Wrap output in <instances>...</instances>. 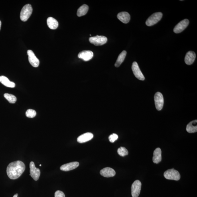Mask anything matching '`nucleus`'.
<instances>
[{"label":"nucleus","instance_id":"6","mask_svg":"<svg viewBox=\"0 0 197 197\" xmlns=\"http://www.w3.org/2000/svg\"><path fill=\"white\" fill-rule=\"evenodd\" d=\"M154 99L155 107L158 111L162 109L164 104L163 96L161 92H157L155 94Z\"/></svg>","mask_w":197,"mask_h":197},{"label":"nucleus","instance_id":"14","mask_svg":"<svg viewBox=\"0 0 197 197\" xmlns=\"http://www.w3.org/2000/svg\"><path fill=\"white\" fill-rule=\"evenodd\" d=\"M116 172L114 169L109 167H106L102 169L100 171V174L106 177H113L115 175Z\"/></svg>","mask_w":197,"mask_h":197},{"label":"nucleus","instance_id":"24","mask_svg":"<svg viewBox=\"0 0 197 197\" xmlns=\"http://www.w3.org/2000/svg\"><path fill=\"white\" fill-rule=\"evenodd\" d=\"M4 96L10 103H15L17 101V98L13 94L6 93L4 94Z\"/></svg>","mask_w":197,"mask_h":197},{"label":"nucleus","instance_id":"27","mask_svg":"<svg viewBox=\"0 0 197 197\" xmlns=\"http://www.w3.org/2000/svg\"><path fill=\"white\" fill-rule=\"evenodd\" d=\"M118 138V135H117V134L114 133L109 136V137H108V139H109V141L110 142L113 143L117 140Z\"/></svg>","mask_w":197,"mask_h":197},{"label":"nucleus","instance_id":"9","mask_svg":"<svg viewBox=\"0 0 197 197\" xmlns=\"http://www.w3.org/2000/svg\"><path fill=\"white\" fill-rule=\"evenodd\" d=\"M132 70L134 75L135 77L141 80H144L145 78L143 76L142 72H141L140 69L137 63L136 62H134L132 66Z\"/></svg>","mask_w":197,"mask_h":197},{"label":"nucleus","instance_id":"26","mask_svg":"<svg viewBox=\"0 0 197 197\" xmlns=\"http://www.w3.org/2000/svg\"><path fill=\"white\" fill-rule=\"evenodd\" d=\"M36 115V112L34 110L32 109H29L27 110L26 113V117L30 118H33Z\"/></svg>","mask_w":197,"mask_h":197},{"label":"nucleus","instance_id":"11","mask_svg":"<svg viewBox=\"0 0 197 197\" xmlns=\"http://www.w3.org/2000/svg\"><path fill=\"white\" fill-rule=\"evenodd\" d=\"M27 54L30 63L34 67H38L39 64V61L35 56L34 52L32 50H27Z\"/></svg>","mask_w":197,"mask_h":197},{"label":"nucleus","instance_id":"12","mask_svg":"<svg viewBox=\"0 0 197 197\" xmlns=\"http://www.w3.org/2000/svg\"><path fill=\"white\" fill-rule=\"evenodd\" d=\"M94 54L93 52L90 50H83L79 53L78 57L79 58L86 62L91 60L93 58Z\"/></svg>","mask_w":197,"mask_h":197},{"label":"nucleus","instance_id":"16","mask_svg":"<svg viewBox=\"0 0 197 197\" xmlns=\"http://www.w3.org/2000/svg\"><path fill=\"white\" fill-rule=\"evenodd\" d=\"M93 137V134L91 133H86L79 136L78 138L77 141L78 143H85L90 140Z\"/></svg>","mask_w":197,"mask_h":197},{"label":"nucleus","instance_id":"4","mask_svg":"<svg viewBox=\"0 0 197 197\" xmlns=\"http://www.w3.org/2000/svg\"><path fill=\"white\" fill-rule=\"evenodd\" d=\"M163 175L165 178L168 180L178 181L181 177L180 173L174 169H169L165 171Z\"/></svg>","mask_w":197,"mask_h":197},{"label":"nucleus","instance_id":"3","mask_svg":"<svg viewBox=\"0 0 197 197\" xmlns=\"http://www.w3.org/2000/svg\"><path fill=\"white\" fill-rule=\"evenodd\" d=\"M163 17V14L161 12H157L153 14L146 22V24L147 26H151L156 24L161 20Z\"/></svg>","mask_w":197,"mask_h":197},{"label":"nucleus","instance_id":"15","mask_svg":"<svg viewBox=\"0 0 197 197\" xmlns=\"http://www.w3.org/2000/svg\"><path fill=\"white\" fill-rule=\"evenodd\" d=\"M195 53L192 51H189L187 53L185 58V62L187 65L192 64L196 58Z\"/></svg>","mask_w":197,"mask_h":197},{"label":"nucleus","instance_id":"13","mask_svg":"<svg viewBox=\"0 0 197 197\" xmlns=\"http://www.w3.org/2000/svg\"><path fill=\"white\" fill-rule=\"evenodd\" d=\"M79 163L78 162H73L68 163L62 165L60 167L61 170L64 171H69L74 170L78 167Z\"/></svg>","mask_w":197,"mask_h":197},{"label":"nucleus","instance_id":"7","mask_svg":"<svg viewBox=\"0 0 197 197\" xmlns=\"http://www.w3.org/2000/svg\"><path fill=\"white\" fill-rule=\"evenodd\" d=\"M141 183L139 180L135 181L131 187V195L133 197H138L140 193Z\"/></svg>","mask_w":197,"mask_h":197},{"label":"nucleus","instance_id":"18","mask_svg":"<svg viewBox=\"0 0 197 197\" xmlns=\"http://www.w3.org/2000/svg\"><path fill=\"white\" fill-rule=\"evenodd\" d=\"M162 160L161 157V150L160 148H157L155 150L153 153V161L154 163H159Z\"/></svg>","mask_w":197,"mask_h":197},{"label":"nucleus","instance_id":"25","mask_svg":"<svg viewBox=\"0 0 197 197\" xmlns=\"http://www.w3.org/2000/svg\"><path fill=\"white\" fill-rule=\"evenodd\" d=\"M117 152L120 156L122 157L125 156L129 154L127 150L125 147H121L118 148Z\"/></svg>","mask_w":197,"mask_h":197},{"label":"nucleus","instance_id":"23","mask_svg":"<svg viewBox=\"0 0 197 197\" xmlns=\"http://www.w3.org/2000/svg\"><path fill=\"white\" fill-rule=\"evenodd\" d=\"M88 9V6L85 4L82 5L78 9L77 14L79 17L85 15L87 13Z\"/></svg>","mask_w":197,"mask_h":197},{"label":"nucleus","instance_id":"1","mask_svg":"<svg viewBox=\"0 0 197 197\" xmlns=\"http://www.w3.org/2000/svg\"><path fill=\"white\" fill-rule=\"evenodd\" d=\"M25 165L21 161H14L10 163L7 168V173L9 178L15 180L20 177L24 172Z\"/></svg>","mask_w":197,"mask_h":197},{"label":"nucleus","instance_id":"22","mask_svg":"<svg viewBox=\"0 0 197 197\" xmlns=\"http://www.w3.org/2000/svg\"><path fill=\"white\" fill-rule=\"evenodd\" d=\"M127 54V51L125 50H123L120 54L118 57L117 60L116 61L115 64L116 67H118L121 66L122 63L123 62L124 60H125Z\"/></svg>","mask_w":197,"mask_h":197},{"label":"nucleus","instance_id":"10","mask_svg":"<svg viewBox=\"0 0 197 197\" xmlns=\"http://www.w3.org/2000/svg\"><path fill=\"white\" fill-rule=\"evenodd\" d=\"M189 24L188 19H185L180 22L175 26L173 31L175 33H179L186 29Z\"/></svg>","mask_w":197,"mask_h":197},{"label":"nucleus","instance_id":"28","mask_svg":"<svg viewBox=\"0 0 197 197\" xmlns=\"http://www.w3.org/2000/svg\"><path fill=\"white\" fill-rule=\"evenodd\" d=\"M55 197H65V195L63 192L60 191H57L55 193Z\"/></svg>","mask_w":197,"mask_h":197},{"label":"nucleus","instance_id":"29","mask_svg":"<svg viewBox=\"0 0 197 197\" xmlns=\"http://www.w3.org/2000/svg\"><path fill=\"white\" fill-rule=\"evenodd\" d=\"M18 194H16L14 195V196H13V197H18Z\"/></svg>","mask_w":197,"mask_h":197},{"label":"nucleus","instance_id":"30","mask_svg":"<svg viewBox=\"0 0 197 197\" xmlns=\"http://www.w3.org/2000/svg\"><path fill=\"white\" fill-rule=\"evenodd\" d=\"M1 21H0V30H1Z\"/></svg>","mask_w":197,"mask_h":197},{"label":"nucleus","instance_id":"19","mask_svg":"<svg viewBox=\"0 0 197 197\" xmlns=\"http://www.w3.org/2000/svg\"><path fill=\"white\" fill-rule=\"evenodd\" d=\"M197 120H194L189 123L186 127L187 131L189 133H194L197 131Z\"/></svg>","mask_w":197,"mask_h":197},{"label":"nucleus","instance_id":"21","mask_svg":"<svg viewBox=\"0 0 197 197\" xmlns=\"http://www.w3.org/2000/svg\"><path fill=\"white\" fill-rule=\"evenodd\" d=\"M0 82L3 85L7 87L10 88H14L15 84L14 82L10 81L9 79L6 77L3 76H0Z\"/></svg>","mask_w":197,"mask_h":197},{"label":"nucleus","instance_id":"8","mask_svg":"<svg viewBox=\"0 0 197 197\" xmlns=\"http://www.w3.org/2000/svg\"><path fill=\"white\" fill-rule=\"evenodd\" d=\"M30 175L35 181L38 180L40 176L41 172L39 169L35 167L34 163L33 161L30 163Z\"/></svg>","mask_w":197,"mask_h":197},{"label":"nucleus","instance_id":"20","mask_svg":"<svg viewBox=\"0 0 197 197\" xmlns=\"http://www.w3.org/2000/svg\"><path fill=\"white\" fill-rule=\"evenodd\" d=\"M47 23L49 28L53 30L58 28V21L52 17H49L47 20Z\"/></svg>","mask_w":197,"mask_h":197},{"label":"nucleus","instance_id":"5","mask_svg":"<svg viewBox=\"0 0 197 197\" xmlns=\"http://www.w3.org/2000/svg\"><path fill=\"white\" fill-rule=\"evenodd\" d=\"M89 41L90 43L95 46H101L107 42V38L105 36L96 35L90 37Z\"/></svg>","mask_w":197,"mask_h":197},{"label":"nucleus","instance_id":"31","mask_svg":"<svg viewBox=\"0 0 197 197\" xmlns=\"http://www.w3.org/2000/svg\"><path fill=\"white\" fill-rule=\"evenodd\" d=\"M41 164H40V165H39V166L41 167Z\"/></svg>","mask_w":197,"mask_h":197},{"label":"nucleus","instance_id":"17","mask_svg":"<svg viewBox=\"0 0 197 197\" xmlns=\"http://www.w3.org/2000/svg\"><path fill=\"white\" fill-rule=\"evenodd\" d=\"M117 17L120 21L124 23H129L131 19V16L127 12H122L118 13Z\"/></svg>","mask_w":197,"mask_h":197},{"label":"nucleus","instance_id":"2","mask_svg":"<svg viewBox=\"0 0 197 197\" xmlns=\"http://www.w3.org/2000/svg\"><path fill=\"white\" fill-rule=\"evenodd\" d=\"M33 12L32 6L30 4L25 5L22 8L20 13V19L23 22L26 21L30 17Z\"/></svg>","mask_w":197,"mask_h":197}]
</instances>
